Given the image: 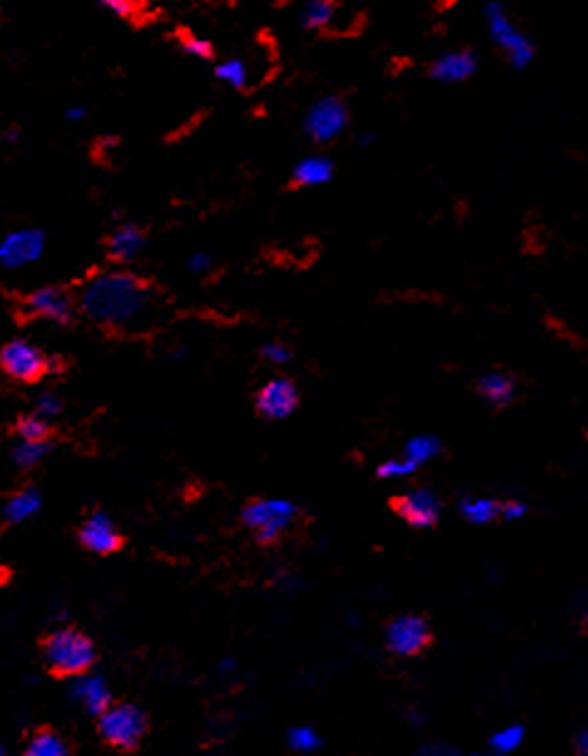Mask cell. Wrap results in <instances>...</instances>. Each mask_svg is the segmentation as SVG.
Returning a JSON list of instances; mask_svg holds the SVG:
<instances>
[{"label": "cell", "mask_w": 588, "mask_h": 756, "mask_svg": "<svg viewBox=\"0 0 588 756\" xmlns=\"http://www.w3.org/2000/svg\"><path fill=\"white\" fill-rule=\"evenodd\" d=\"M154 307V292L129 270H104L80 290V309L89 322L107 329L139 327Z\"/></svg>", "instance_id": "cell-1"}, {"label": "cell", "mask_w": 588, "mask_h": 756, "mask_svg": "<svg viewBox=\"0 0 588 756\" xmlns=\"http://www.w3.org/2000/svg\"><path fill=\"white\" fill-rule=\"evenodd\" d=\"M42 660L55 675L77 677L97 663V645L77 628H55L42 640Z\"/></svg>", "instance_id": "cell-2"}, {"label": "cell", "mask_w": 588, "mask_h": 756, "mask_svg": "<svg viewBox=\"0 0 588 756\" xmlns=\"http://www.w3.org/2000/svg\"><path fill=\"white\" fill-rule=\"evenodd\" d=\"M297 514L299 509L292 500L272 497V500H252L245 504L240 519H243L245 527L255 532L257 542L272 544L292 527Z\"/></svg>", "instance_id": "cell-3"}, {"label": "cell", "mask_w": 588, "mask_h": 756, "mask_svg": "<svg viewBox=\"0 0 588 756\" xmlns=\"http://www.w3.org/2000/svg\"><path fill=\"white\" fill-rule=\"evenodd\" d=\"M485 20L490 40L504 52L509 65L514 70H527L537 57V50H534V42L509 20V15L504 13V5L497 3V0L485 3Z\"/></svg>", "instance_id": "cell-4"}, {"label": "cell", "mask_w": 588, "mask_h": 756, "mask_svg": "<svg viewBox=\"0 0 588 756\" xmlns=\"http://www.w3.org/2000/svg\"><path fill=\"white\" fill-rule=\"evenodd\" d=\"M0 369L20 383H38L55 369V359L28 339H10L0 346Z\"/></svg>", "instance_id": "cell-5"}, {"label": "cell", "mask_w": 588, "mask_h": 756, "mask_svg": "<svg viewBox=\"0 0 588 756\" xmlns=\"http://www.w3.org/2000/svg\"><path fill=\"white\" fill-rule=\"evenodd\" d=\"M99 734L117 749H134L146 734V714L136 705H109L99 714Z\"/></svg>", "instance_id": "cell-6"}, {"label": "cell", "mask_w": 588, "mask_h": 756, "mask_svg": "<svg viewBox=\"0 0 588 756\" xmlns=\"http://www.w3.org/2000/svg\"><path fill=\"white\" fill-rule=\"evenodd\" d=\"M349 124V109L339 97H319L304 114V134L317 144H329Z\"/></svg>", "instance_id": "cell-7"}, {"label": "cell", "mask_w": 588, "mask_h": 756, "mask_svg": "<svg viewBox=\"0 0 588 756\" xmlns=\"http://www.w3.org/2000/svg\"><path fill=\"white\" fill-rule=\"evenodd\" d=\"M25 312L40 322L67 327L75 319V299L62 287H38L25 297Z\"/></svg>", "instance_id": "cell-8"}, {"label": "cell", "mask_w": 588, "mask_h": 756, "mask_svg": "<svg viewBox=\"0 0 588 756\" xmlns=\"http://www.w3.org/2000/svg\"><path fill=\"white\" fill-rule=\"evenodd\" d=\"M393 509H396L398 517L406 524H411L413 529H430L438 524L443 504H440V497L435 495L430 487L418 485L406 490L403 495H398L396 500H393Z\"/></svg>", "instance_id": "cell-9"}, {"label": "cell", "mask_w": 588, "mask_h": 756, "mask_svg": "<svg viewBox=\"0 0 588 756\" xmlns=\"http://www.w3.org/2000/svg\"><path fill=\"white\" fill-rule=\"evenodd\" d=\"M45 252V233L38 228H20L0 238V267L23 270L38 262Z\"/></svg>", "instance_id": "cell-10"}, {"label": "cell", "mask_w": 588, "mask_h": 756, "mask_svg": "<svg viewBox=\"0 0 588 756\" xmlns=\"http://www.w3.org/2000/svg\"><path fill=\"white\" fill-rule=\"evenodd\" d=\"M430 643V628L428 621L413 613L393 618L386 626V645L391 653L401 655V658H411V655L423 653Z\"/></svg>", "instance_id": "cell-11"}, {"label": "cell", "mask_w": 588, "mask_h": 756, "mask_svg": "<svg viewBox=\"0 0 588 756\" xmlns=\"http://www.w3.org/2000/svg\"><path fill=\"white\" fill-rule=\"evenodd\" d=\"M255 406L262 416L270 420H282V418L292 416L299 406L297 386H294L290 378H285V376L272 378V381H267L265 386L257 391Z\"/></svg>", "instance_id": "cell-12"}, {"label": "cell", "mask_w": 588, "mask_h": 756, "mask_svg": "<svg viewBox=\"0 0 588 756\" xmlns=\"http://www.w3.org/2000/svg\"><path fill=\"white\" fill-rule=\"evenodd\" d=\"M122 542L124 539H122V534H119L114 519L109 517L107 512H102V509L89 514L80 527V544L87 551H92V554H99V556L114 554V551L122 549Z\"/></svg>", "instance_id": "cell-13"}, {"label": "cell", "mask_w": 588, "mask_h": 756, "mask_svg": "<svg viewBox=\"0 0 588 756\" xmlns=\"http://www.w3.org/2000/svg\"><path fill=\"white\" fill-rule=\"evenodd\" d=\"M70 697L72 702H77L84 712L94 714V717H99L112 705V692H109L107 682L99 675H92V672H82V675L75 677V682L70 685Z\"/></svg>", "instance_id": "cell-14"}, {"label": "cell", "mask_w": 588, "mask_h": 756, "mask_svg": "<svg viewBox=\"0 0 588 756\" xmlns=\"http://www.w3.org/2000/svg\"><path fill=\"white\" fill-rule=\"evenodd\" d=\"M477 65L480 60L472 50H450L430 65V77L445 84H458L470 80L477 72Z\"/></svg>", "instance_id": "cell-15"}, {"label": "cell", "mask_w": 588, "mask_h": 756, "mask_svg": "<svg viewBox=\"0 0 588 756\" xmlns=\"http://www.w3.org/2000/svg\"><path fill=\"white\" fill-rule=\"evenodd\" d=\"M146 238L134 223H122L107 240V255L114 262H131L144 250Z\"/></svg>", "instance_id": "cell-16"}, {"label": "cell", "mask_w": 588, "mask_h": 756, "mask_svg": "<svg viewBox=\"0 0 588 756\" xmlns=\"http://www.w3.org/2000/svg\"><path fill=\"white\" fill-rule=\"evenodd\" d=\"M480 388V396L485 398V403H490L492 408H507L509 403L517 396V383L504 371H487L477 381Z\"/></svg>", "instance_id": "cell-17"}, {"label": "cell", "mask_w": 588, "mask_h": 756, "mask_svg": "<svg viewBox=\"0 0 588 756\" xmlns=\"http://www.w3.org/2000/svg\"><path fill=\"white\" fill-rule=\"evenodd\" d=\"M42 507V495L38 487H23V490L15 492L13 497H8V502L3 504V519L8 524H23L28 519H33Z\"/></svg>", "instance_id": "cell-18"}, {"label": "cell", "mask_w": 588, "mask_h": 756, "mask_svg": "<svg viewBox=\"0 0 588 756\" xmlns=\"http://www.w3.org/2000/svg\"><path fill=\"white\" fill-rule=\"evenodd\" d=\"M292 178H294V183L302 188L324 186V183H329L334 178L332 159L322 154L307 156V159H302L297 166H294Z\"/></svg>", "instance_id": "cell-19"}, {"label": "cell", "mask_w": 588, "mask_h": 756, "mask_svg": "<svg viewBox=\"0 0 588 756\" xmlns=\"http://www.w3.org/2000/svg\"><path fill=\"white\" fill-rule=\"evenodd\" d=\"M55 450V440L47 438V440H18V443L13 445V453H10V458H13V465L18 467V470H33V467H38L42 460L47 458V455Z\"/></svg>", "instance_id": "cell-20"}, {"label": "cell", "mask_w": 588, "mask_h": 756, "mask_svg": "<svg viewBox=\"0 0 588 756\" xmlns=\"http://www.w3.org/2000/svg\"><path fill=\"white\" fill-rule=\"evenodd\" d=\"M336 0H304L299 8V23L307 30H324L334 23Z\"/></svg>", "instance_id": "cell-21"}, {"label": "cell", "mask_w": 588, "mask_h": 756, "mask_svg": "<svg viewBox=\"0 0 588 756\" xmlns=\"http://www.w3.org/2000/svg\"><path fill=\"white\" fill-rule=\"evenodd\" d=\"M440 450H443V443H440L438 435H416V438L408 440L406 448H403V458L418 470L420 465L438 458Z\"/></svg>", "instance_id": "cell-22"}, {"label": "cell", "mask_w": 588, "mask_h": 756, "mask_svg": "<svg viewBox=\"0 0 588 756\" xmlns=\"http://www.w3.org/2000/svg\"><path fill=\"white\" fill-rule=\"evenodd\" d=\"M460 514L470 524H490L500 517V502L490 497H462Z\"/></svg>", "instance_id": "cell-23"}, {"label": "cell", "mask_w": 588, "mask_h": 756, "mask_svg": "<svg viewBox=\"0 0 588 756\" xmlns=\"http://www.w3.org/2000/svg\"><path fill=\"white\" fill-rule=\"evenodd\" d=\"M25 756H70V747L65 739L55 732H38L28 742Z\"/></svg>", "instance_id": "cell-24"}, {"label": "cell", "mask_w": 588, "mask_h": 756, "mask_svg": "<svg viewBox=\"0 0 588 756\" xmlns=\"http://www.w3.org/2000/svg\"><path fill=\"white\" fill-rule=\"evenodd\" d=\"M524 737H527V729L524 724H509V727L500 729L490 737V749L497 756H507L512 752H517L519 747L524 744Z\"/></svg>", "instance_id": "cell-25"}, {"label": "cell", "mask_w": 588, "mask_h": 756, "mask_svg": "<svg viewBox=\"0 0 588 756\" xmlns=\"http://www.w3.org/2000/svg\"><path fill=\"white\" fill-rule=\"evenodd\" d=\"M215 77L223 84H228V87L245 89L250 82V70L248 65H245V60H240V57H228V60H223L220 65H215Z\"/></svg>", "instance_id": "cell-26"}, {"label": "cell", "mask_w": 588, "mask_h": 756, "mask_svg": "<svg viewBox=\"0 0 588 756\" xmlns=\"http://www.w3.org/2000/svg\"><path fill=\"white\" fill-rule=\"evenodd\" d=\"M287 744H290L292 752L312 754L322 749V734L314 727H292L287 732Z\"/></svg>", "instance_id": "cell-27"}, {"label": "cell", "mask_w": 588, "mask_h": 756, "mask_svg": "<svg viewBox=\"0 0 588 756\" xmlns=\"http://www.w3.org/2000/svg\"><path fill=\"white\" fill-rule=\"evenodd\" d=\"M15 433H18V440H47L50 438V420L38 416V413H30V416L18 420Z\"/></svg>", "instance_id": "cell-28"}, {"label": "cell", "mask_w": 588, "mask_h": 756, "mask_svg": "<svg viewBox=\"0 0 588 756\" xmlns=\"http://www.w3.org/2000/svg\"><path fill=\"white\" fill-rule=\"evenodd\" d=\"M413 472H416V467L411 465L406 458H391L386 462H381V465L376 467V475L381 477V480H403V477H411Z\"/></svg>", "instance_id": "cell-29"}, {"label": "cell", "mask_w": 588, "mask_h": 756, "mask_svg": "<svg viewBox=\"0 0 588 756\" xmlns=\"http://www.w3.org/2000/svg\"><path fill=\"white\" fill-rule=\"evenodd\" d=\"M181 50L186 52V55L196 57V60H213L215 55L213 42L206 38H198V35H183Z\"/></svg>", "instance_id": "cell-30"}, {"label": "cell", "mask_w": 588, "mask_h": 756, "mask_svg": "<svg viewBox=\"0 0 588 756\" xmlns=\"http://www.w3.org/2000/svg\"><path fill=\"white\" fill-rule=\"evenodd\" d=\"M35 413L45 420L60 416L62 413V398L55 391H42L35 396Z\"/></svg>", "instance_id": "cell-31"}, {"label": "cell", "mask_w": 588, "mask_h": 756, "mask_svg": "<svg viewBox=\"0 0 588 756\" xmlns=\"http://www.w3.org/2000/svg\"><path fill=\"white\" fill-rule=\"evenodd\" d=\"M262 359L272 366H285L287 361L292 359V351L290 346L280 344V341H267V344L262 346Z\"/></svg>", "instance_id": "cell-32"}, {"label": "cell", "mask_w": 588, "mask_h": 756, "mask_svg": "<svg viewBox=\"0 0 588 756\" xmlns=\"http://www.w3.org/2000/svg\"><path fill=\"white\" fill-rule=\"evenodd\" d=\"M92 3L117 18H131L136 13V0H92Z\"/></svg>", "instance_id": "cell-33"}, {"label": "cell", "mask_w": 588, "mask_h": 756, "mask_svg": "<svg viewBox=\"0 0 588 756\" xmlns=\"http://www.w3.org/2000/svg\"><path fill=\"white\" fill-rule=\"evenodd\" d=\"M529 512V504L527 502H519V500H509L500 504V517L504 519V522H517V519L527 517Z\"/></svg>", "instance_id": "cell-34"}, {"label": "cell", "mask_w": 588, "mask_h": 756, "mask_svg": "<svg viewBox=\"0 0 588 756\" xmlns=\"http://www.w3.org/2000/svg\"><path fill=\"white\" fill-rule=\"evenodd\" d=\"M210 265H213V255L210 252H193L186 262L188 272H193V275H201V272L210 270Z\"/></svg>", "instance_id": "cell-35"}, {"label": "cell", "mask_w": 588, "mask_h": 756, "mask_svg": "<svg viewBox=\"0 0 588 756\" xmlns=\"http://www.w3.org/2000/svg\"><path fill=\"white\" fill-rule=\"evenodd\" d=\"M418 756H460V754L455 752L453 747H445V744H430V747L420 749Z\"/></svg>", "instance_id": "cell-36"}, {"label": "cell", "mask_w": 588, "mask_h": 756, "mask_svg": "<svg viewBox=\"0 0 588 756\" xmlns=\"http://www.w3.org/2000/svg\"><path fill=\"white\" fill-rule=\"evenodd\" d=\"M574 747L579 756H588V729H581L579 737L574 739Z\"/></svg>", "instance_id": "cell-37"}, {"label": "cell", "mask_w": 588, "mask_h": 756, "mask_svg": "<svg viewBox=\"0 0 588 756\" xmlns=\"http://www.w3.org/2000/svg\"><path fill=\"white\" fill-rule=\"evenodd\" d=\"M84 117H87V109H84V107H70L65 112L67 122H82Z\"/></svg>", "instance_id": "cell-38"}, {"label": "cell", "mask_w": 588, "mask_h": 756, "mask_svg": "<svg viewBox=\"0 0 588 756\" xmlns=\"http://www.w3.org/2000/svg\"><path fill=\"white\" fill-rule=\"evenodd\" d=\"M235 665H238V663H235L233 658H225V660H220L218 670H220V672H233V670H235Z\"/></svg>", "instance_id": "cell-39"}, {"label": "cell", "mask_w": 588, "mask_h": 756, "mask_svg": "<svg viewBox=\"0 0 588 756\" xmlns=\"http://www.w3.org/2000/svg\"><path fill=\"white\" fill-rule=\"evenodd\" d=\"M374 141H376V139H374V134H361V136H359V144H361V146H371V144H374Z\"/></svg>", "instance_id": "cell-40"}, {"label": "cell", "mask_w": 588, "mask_h": 756, "mask_svg": "<svg viewBox=\"0 0 588 756\" xmlns=\"http://www.w3.org/2000/svg\"><path fill=\"white\" fill-rule=\"evenodd\" d=\"M5 141H10V144H13V141H18V131H8V134H5Z\"/></svg>", "instance_id": "cell-41"}, {"label": "cell", "mask_w": 588, "mask_h": 756, "mask_svg": "<svg viewBox=\"0 0 588 756\" xmlns=\"http://www.w3.org/2000/svg\"><path fill=\"white\" fill-rule=\"evenodd\" d=\"M183 354H186V349H176V351H171V359L173 361H176V359H181V356Z\"/></svg>", "instance_id": "cell-42"}, {"label": "cell", "mask_w": 588, "mask_h": 756, "mask_svg": "<svg viewBox=\"0 0 588 756\" xmlns=\"http://www.w3.org/2000/svg\"><path fill=\"white\" fill-rule=\"evenodd\" d=\"M470 756H497V754H470Z\"/></svg>", "instance_id": "cell-43"}, {"label": "cell", "mask_w": 588, "mask_h": 756, "mask_svg": "<svg viewBox=\"0 0 588 756\" xmlns=\"http://www.w3.org/2000/svg\"><path fill=\"white\" fill-rule=\"evenodd\" d=\"M0 756H3V749H0Z\"/></svg>", "instance_id": "cell-44"}]
</instances>
